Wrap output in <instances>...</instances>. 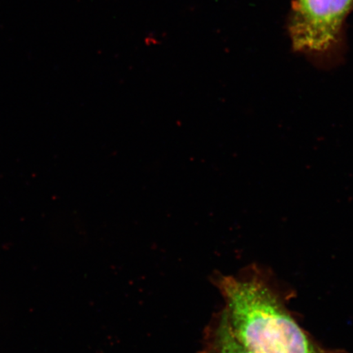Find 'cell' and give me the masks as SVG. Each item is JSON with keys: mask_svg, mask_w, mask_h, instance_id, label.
Returning <instances> with one entry per match:
<instances>
[{"mask_svg": "<svg viewBox=\"0 0 353 353\" xmlns=\"http://www.w3.org/2000/svg\"><path fill=\"white\" fill-rule=\"evenodd\" d=\"M229 325L238 339L255 353H323L316 347L278 299L257 279L221 276Z\"/></svg>", "mask_w": 353, "mask_h": 353, "instance_id": "1", "label": "cell"}, {"mask_svg": "<svg viewBox=\"0 0 353 353\" xmlns=\"http://www.w3.org/2000/svg\"><path fill=\"white\" fill-rule=\"evenodd\" d=\"M353 0H297L290 23L295 51L325 54L338 41Z\"/></svg>", "mask_w": 353, "mask_h": 353, "instance_id": "2", "label": "cell"}, {"mask_svg": "<svg viewBox=\"0 0 353 353\" xmlns=\"http://www.w3.org/2000/svg\"><path fill=\"white\" fill-rule=\"evenodd\" d=\"M201 353H255L237 339L223 311L207 328Z\"/></svg>", "mask_w": 353, "mask_h": 353, "instance_id": "3", "label": "cell"}]
</instances>
